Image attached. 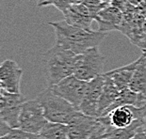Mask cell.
Listing matches in <instances>:
<instances>
[{"mask_svg":"<svg viewBox=\"0 0 146 139\" xmlns=\"http://www.w3.org/2000/svg\"><path fill=\"white\" fill-rule=\"evenodd\" d=\"M48 24L54 28L56 44L76 55H82L90 48L97 47L107 37L106 32L86 30L71 26L65 21L49 22Z\"/></svg>","mask_w":146,"mask_h":139,"instance_id":"1","label":"cell"},{"mask_svg":"<svg viewBox=\"0 0 146 139\" xmlns=\"http://www.w3.org/2000/svg\"><path fill=\"white\" fill-rule=\"evenodd\" d=\"M81 57L82 55H76L57 44L43 54L48 86H54L67 77L74 75Z\"/></svg>","mask_w":146,"mask_h":139,"instance_id":"2","label":"cell"},{"mask_svg":"<svg viewBox=\"0 0 146 139\" xmlns=\"http://www.w3.org/2000/svg\"><path fill=\"white\" fill-rule=\"evenodd\" d=\"M36 100L41 103L45 118L50 122L68 124L78 111L68 101L56 94L50 88L42 91Z\"/></svg>","mask_w":146,"mask_h":139,"instance_id":"3","label":"cell"},{"mask_svg":"<svg viewBox=\"0 0 146 139\" xmlns=\"http://www.w3.org/2000/svg\"><path fill=\"white\" fill-rule=\"evenodd\" d=\"M105 62L106 57L100 53L98 46L90 48L82 54L81 60L74 75L80 80L90 82L104 74Z\"/></svg>","mask_w":146,"mask_h":139,"instance_id":"4","label":"cell"},{"mask_svg":"<svg viewBox=\"0 0 146 139\" xmlns=\"http://www.w3.org/2000/svg\"><path fill=\"white\" fill-rule=\"evenodd\" d=\"M22 93H12L1 88L0 90V119L12 129H19L22 106L26 101Z\"/></svg>","mask_w":146,"mask_h":139,"instance_id":"5","label":"cell"},{"mask_svg":"<svg viewBox=\"0 0 146 139\" xmlns=\"http://www.w3.org/2000/svg\"><path fill=\"white\" fill-rule=\"evenodd\" d=\"M100 119L113 129H126L137 119H146V107L139 108L133 105L119 106L111 110L107 116L100 117Z\"/></svg>","mask_w":146,"mask_h":139,"instance_id":"6","label":"cell"},{"mask_svg":"<svg viewBox=\"0 0 146 139\" xmlns=\"http://www.w3.org/2000/svg\"><path fill=\"white\" fill-rule=\"evenodd\" d=\"M47 122L41 103L36 99L25 101L20 114L19 129L38 134Z\"/></svg>","mask_w":146,"mask_h":139,"instance_id":"7","label":"cell"},{"mask_svg":"<svg viewBox=\"0 0 146 139\" xmlns=\"http://www.w3.org/2000/svg\"><path fill=\"white\" fill-rule=\"evenodd\" d=\"M88 85L89 82L80 80L74 75H71L58 84L48 88H50L57 95L68 101L78 110L85 96Z\"/></svg>","mask_w":146,"mask_h":139,"instance_id":"8","label":"cell"},{"mask_svg":"<svg viewBox=\"0 0 146 139\" xmlns=\"http://www.w3.org/2000/svg\"><path fill=\"white\" fill-rule=\"evenodd\" d=\"M105 84V77L102 74L89 82L88 88L79 106L78 111L85 115L98 118L99 101Z\"/></svg>","mask_w":146,"mask_h":139,"instance_id":"9","label":"cell"},{"mask_svg":"<svg viewBox=\"0 0 146 139\" xmlns=\"http://www.w3.org/2000/svg\"><path fill=\"white\" fill-rule=\"evenodd\" d=\"M23 70L14 60L7 59L0 66V86L12 93H21V78Z\"/></svg>","mask_w":146,"mask_h":139,"instance_id":"10","label":"cell"},{"mask_svg":"<svg viewBox=\"0 0 146 139\" xmlns=\"http://www.w3.org/2000/svg\"><path fill=\"white\" fill-rule=\"evenodd\" d=\"M63 15L65 18L64 21L71 26L86 30H92L91 26L94 19L91 11L84 3L70 6L63 12Z\"/></svg>","mask_w":146,"mask_h":139,"instance_id":"11","label":"cell"},{"mask_svg":"<svg viewBox=\"0 0 146 139\" xmlns=\"http://www.w3.org/2000/svg\"><path fill=\"white\" fill-rule=\"evenodd\" d=\"M94 21L98 23V30L101 32L120 30L123 22V11L112 5H108L99 12Z\"/></svg>","mask_w":146,"mask_h":139,"instance_id":"12","label":"cell"},{"mask_svg":"<svg viewBox=\"0 0 146 139\" xmlns=\"http://www.w3.org/2000/svg\"><path fill=\"white\" fill-rule=\"evenodd\" d=\"M138 62L139 60L137 59L133 61L132 63L125 65V66L105 72V74H107L110 77L115 86L119 88V90L122 91L123 89L129 88V85L131 83L133 75H134Z\"/></svg>","mask_w":146,"mask_h":139,"instance_id":"13","label":"cell"},{"mask_svg":"<svg viewBox=\"0 0 146 139\" xmlns=\"http://www.w3.org/2000/svg\"><path fill=\"white\" fill-rule=\"evenodd\" d=\"M103 75L105 77V84L103 86V90H102L100 101H99L98 118L104 117L107 114L108 110L117 100L121 92L110 77L105 73Z\"/></svg>","mask_w":146,"mask_h":139,"instance_id":"14","label":"cell"},{"mask_svg":"<svg viewBox=\"0 0 146 139\" xmlns=\"http://www.w3.org/2000/svg\"><path fill=\"white\" fill-rule=\"evenodd\" d=\"M138 60L129 88L138 93L146 94V52H142Z\"/></svg>","mask_w":146,"mask_h":139,"instance_id":"15","label":"cell"},{"mask_svg":"<svg viewBox=\"0 0 146 139\" xmlns=\"http://www.w3.org/2000/svg\"><path fill=\"white\" fill-rule=\"evenodd\" d=\"M38 135L41 139H68L67 124L48 121Z\"/></svg>","mask_w":146,"mask_h":139,"instance_id":"16","label":"cell"},{"mask_svg":"<svg viewBox=\"0 0 146 139\" xmlns=\"http://www.w3.org/2000/svg\"><path fill=\"white\" fill-rule=\"evenodd\" d=\"M1 139H41L38 134H30L21 129H12L6 136Z\"/></svg>","mask_w":146,"mask_h":139,"instance_id":"17","label":"cell"},{"mask_svg":"<svg viewBox=\"0 0 146 139\" xmlns=\"http://www.w3.org/2000/svg\"><path fill=\"white\" fill-rule=\"evenodd\" d=\"M11 130H12V128H11L4 120L0 119V138L6 136Z\"/></svg>","mask_w":146,"mask_h":139,"instance_id":"18","label":"cell"},{"mask_svg":"<svg viewBox=\"0 0 146 139\" xmlns=\"http://www.w3.org/2000/svg\"><path fill=\"white\" fill-rule=\"evenodd\" d=\"M131 139H146V132L143 129H141V131H139L136 134V135Z\"/></svg>","mask_w":146,"mask_h":139,"instance_id":"19","label":"cell"},{"mask_svg":"<svg viewBox=\"0 0 146 139\" xmlns=\"http://www.w3.org/2000/svg\"><path fill=\"white\" fill-rule=\"evenodd\" d=\"M137 45H138L139 47L141 49L142 52H146V39H145V40H143V41H142V42H139Z\"/></svg>","mask_w":146,"mask_h":139,"instance_id":"20","label":"cell"},{"mask_svg":"<svg viewBox=\"0 0 146 139\" xmlns=\"http://www.w3.org/2000/svg\"><path fill=\"white\" fill-rule=\"evenodd\" d=\"M100 1H103V2H106V3H108V4L110 5V0H100Z\"/></svg>","mask_w":146,"mask_h":139,"instance_id":"21","label":"cell"},{"mask_svg":"<svg viewBox=\"0 0 146 139\" xmlns=\"http://www.w3.org/2000/svg\"><path fill=\"white\" fill-rule=\"evenodd\" d=\"M88 139H98V138H95V137H90V138H88Z\"/></svg>","mask_w":146,"mask_h":139,"instance_id":"22","label":"cell"},{"mask_svg":"<svg viewBox=\"0 0 146 139\" xmlns=\"http://www.w3.org/2000/svg\"><path fill=\"white\" fill-rule=\"evenodd\" d=\"M106 139H111V138H106Z\"/></svg>","mask_w":146,"mask_h":139,"instance_id":"23","label":"cell"},{"mask_svg":"<svg viewBox=\"0 0 146 139\" xmlns=\"http://www.w3.org/2000/svg\"><path fill=\"white\" fill-rule=\"evenodd\" d=\"M0 139H1V138H0Z\"/></svg>","mask_w":146,"mask_h":139,"instance_id":"24","label":"cell"}]
</instances>
